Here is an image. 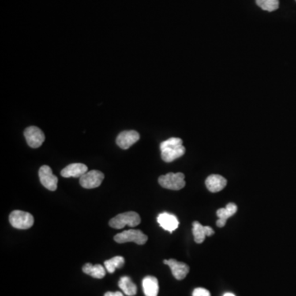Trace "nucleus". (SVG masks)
Here are the masks:
<instances>
[{"mask_svg": "<svg viewBox=\"0 0 296 296\" xmlns=\"http://www.w3.org/2000/svg\"><path fill=\"white\" fill-rule=\"evenodd\" d=\"M161 151L162 160L170 163L185 155V147L183 146L182 139L171 137L161 143Z\"/></svg>", "mask_w": 296, "mask_h": 296, "instance_id": "nucleus-1", "label": "nucleus"}, {"mask_svg": "<svg viewBox=\"0 0 296 296\" xmlns=\"http://www.w3.org/2000/svg\"><path fill=\"white\" fill-rule=\"evenodd\" d=\"M141 222L140 215L135 211H128L125 213L120 214L112 218L109 222V225L114 229H122L125 226L135 227L139 226Z\"/></svg>", "mask_w": 296, "mask_h": 296, "instance_id": "nucleus-2", "label": "nucleus"}, {"mask_svg": "<svg viewBox=\"0 0 296 296\" xmlns=\"http://www.w3.org/2000/svg\"><path fill=\"white\" fill-rule=\"evenodd\" d=\"M185 174L183 173H168L160 176L159 185L170 190H181L185 186Z\"/></svg>", "mask_w": 296, "mask_h": 296, "instance_id": "nucleus-3", "label": "nucleus"}, {"mask_svg": "<svg viewBox=\"0 0 296 296\" xmlns=\"http://www.w3.org/2000/svg\"><path fill=\"white\" fill-rule=\"evenodd\" d=\"M9 222L16 229L27 230L33 226L34 218L28 212L16 210L9 215Z\"/></svg>", "mask_w": 296, "mask_h": 296, "instance_id": "nucleus-4", "label": "nucleus"}, {"mask_svg": "<svg viewBox=\"0 0 296 296\" xmlns=\"http://www.w3.org/2000/svg\"><path fill=\"white\" fill-rule=\"evenodd\" d=\"M114 240L119 244L134 242L137 245H143L147 242L148 237L140 230H128L116 234Z\"/></svg>", "mask_w": 296, "mask_h": 296, "instance_id": "nucleus-5", "label": "nucleus"}, {"mask_svg": "<svg viewBox=\"0 0 296 296\" xmlns=\"http://www.w3.org/2000/svg\"><path fill=\"white\" fill-rule=\"evenodd\" d=\"M104 174L99 170H90L80 178V185L84 189H95L102 185Z\"/></svg>", "mask_w": 296, "mask_h": 296, "instance_id": "nucleus-6", "label": "nucleus"}, {"mask_svg": "<svg viewBox=\"0 0 296 296\" xmlns=\"http://www.w3.org/2000/svg\"><path fill=\"white\" fill-rule=\"evenodd\" d=\"M24 136H25L27 144L32 148H38L41 147L46 139L42 129L35 126L27 128L24 131Z\"/></svg>", "mask_w": 296, "mask_h": 296, "instance_id": "nucleus-7", "label": "nucleus"}, {"mask_svg": "<svg viewBox=\"0 0 296 296\" xmlns=\"http://www.w3.org/2000/svg\"><path fill=\"white\" fill-rule=\"evenodd\" d=\"M40 181L46 189L55 191L58 185V178L53 174L50 166H43L39 170Z\"/></svg>", "mask_w": 296, "mask_h": 296, "instance_id": "nucleus-8", "label": "nucleus"}, {"mask_svg": "<svg viewBox=\"0 0 296 296\" xmlns=\"http://www.w3.org/2000/svg\"><path fill=\"white\" fill-rule=\"evenodd\" d=\"M140 139V135L137 131H124L118 135L116 139V143L119 147L124 150L129 149V147L137 143Z\"/></svg>", "mask_w": 296, "mask_h": 296, "instance_id": "nucleus-9", "label": "nucleus"}, {"mask_svg": "<svg viewBox=\"0 0 296 296\" xmlns=\"http://www.w3.org/2000/svg\"><path fill=\"white\" fill-rule=\"evenodd\" d=\"M164 263L169 266L171 269L172 274L174 278L177 280H183L186 278V275L189 272V266L185 263L178 262L175 259H170V260H164Z\"/></svg>", "mask_w": 296, "mask_h": 296, "instance_id": "nucleus-10", "label": "nucleus"}, {"mask_svg": "<svg viewBox=\"0 0 296 296\" xmlns=\"http://www.w3.org/2000/svg\"><path fill=\"white\" fill-rule=\"evenodd\" d=\"M88 171L87 166L83 163H73L67 166L61 171V175L65 178H81L83 174Z\"/></svg>", "mask_w": 296, "mask_h": 296, "instance_id": "nucleus-11", "label": "nucleus"}, {"mask_svg": "<svg viewBox=\"0 0 296 296\" xmlns=\"http://www.w3.org/2000/svg\"><path fill=\"white\" fill-rule=\"evenodd\" d=\"M157 222L161 227L170 233L175 230L179 227V224H180L175 215L167 213V212L160 214L158 215Z\"/></svg>", "mask_w": 296, "mask_h": 296, "instance_id": "nucleus-12", "label": "nucleus"}, {"mask_svg": "<svg viewBox=\"0 0 296 296\" xmlns=\"http://www.w3.org/2000/svg\"><path fill=\"white\" fill-rule=\"evenodd\" d=\"M227 181L223 176L219 174H211L206 180V186L211 193H218L226 186Z\"/></svg>", "mask_w": 296, "mask_h": 296, "instance_id": "nucleus-13", "label": "nucleus"}, {"mask_svg": "<svg viewBox=\"0 0 296 296\" xmlns=\"http://www.w3.org/2000/svg\"><path fill=\"white\" fill-rule=\"evenodd\" d=\"M214 234V230L210 226H203L199 222L193 223V234L195 242L202 244L205 241L206 236H211Z\"/></svg>", "mask_w": 296, "mask_h": 296, "instance_id": "nucleus-14", "label": "nucleus"}, {"mask_svg": "<svg viewBox=\"0 0 296 296\" xmlns=\"http://www.w3.org/2000/svg\"><path fill=\"white\" fill-rule=\"evenodd\" d=\"M143 291L146 296H157L159 283L155 277L147 275L143 280Z\"/></svg>", "mask_w": 296, "mask_h": 296, "instance_id": "nucleus-15", "label": "nucleus"}, {"mask_svg": "<svg viewBox=\"0 0 296 296\" xmlns=\"http://www.w3.org/2000/svg\"><path fill=\"white\" fill-rule=\"evenodd\" d=\"M83 271L84 273L90 275L92 278H97V279H102L106 274V270L101 264L92 265L91 263H87L83 266Z\"/></svg>", "mask_w": 296, "mask_h": 296, "instance_id": "nucleus-16", "label": "nucleus"}, {"mask_svg": "<svg viewBox=\"0 0 296 296\" xmlns=\"http://www.w3.org/2000/svg\"><path fill=\"white\" fill-rule=\"evenodd\" d=\"M119 286L127 295L133 296L137 294V286L129 277H122L119 282Z\"/></svg>", "mask_w": 296, "mask_h": 296, "instance_id": "nucleus-17", "label": "nucleus"}, {"mask_svg": "<svg viewBox=\"0 0 296 296\" xmlns=\"http://www.w3.org/2000/svg\"><path fill=\"white\" fill-rule=\"evenodd\" d=\"M124 265H125V259L121 256H116L105 262V267L109 273H114L116 269L121 268Z\"/></svg>", "mask_w": 296, "mask_h": 296, "instance_id": "nucleus-18", "label": "nucleus"}, {"mask_svg": "<svg viewBox=\"0 0 296 296\" xmlns=\"http://www.w3.org/2000/svg\"><path fill=\"white\" fill-rule=\"evenodd\" d=\"M237 211V206L234 203H228L225 208H221L216 211L219 219H223L227 221L232 215H234Z\"/></svg>", "mask_w": 296, "mask_h": 296, "instance_id": "nucleus-19", "label": "nucleus"}, {"mask_svg": "<svg viewBox=\"0 0 296 296\" xmlns=\"http://www.w3.org/2000/svg\"><path fill=\"white\" fill-rule=\"evenodd\" d=\"M256 4L267 12H273L279 8V0H256Z\"/></svg>", "mask_w": 296, "mask_h": 296, "instance_id": "nucleus-20", "label": "nucleus"}, {"mask_svg": "<svg viewBox=\"0 0 296 296\" xmlns=\"http://www.w3.org/2000/svg\"><path fill=\"white\" fill-rule=\"evenodd\" d=\"M193 296H211L209 290L204 288H196L193 292Z\"/></svg>", "mask_w": 296, "mask_h": 296, "instance_id": "nucleus-21", "label": "nucleus"}, {"mask_svg": "<svg viewBox=\"0 0 296 296\" xmlns=\"http://www.w3.org/2000/svg\"><path fill=\"white\" fill-rule=\"evenodd\" d=\"M104 296H124V294L120 291L111 292L108 291L106 292V294Z\"/></svg>", "mask_w": 296, "mask_h": 296, "instance_id": "nucleus-22", "label": "nucleus"}, {"mask_svg": "<svg viewBox=\"0 0 296 296\" xmlns=\"http://www.w3.org/2000/svg\"><path fill=\"white\" fill-rule=\"evenodd\" d=\"M226 221L223 219H218V222H216V226L218 227H223V226H226Z\"/></svg>", "mask_w": 296, "mask_h": 296, "instance_id": "nucleus-23", "label": "nucleus"}, {"mask_svg": "<svg viewBox=\"0 0 296 296\" xmlns=\"http://www.w3.org/2000/svg\"><path fill=\"white\" fill-rule=\"evenodd\" d=\"M223 296H235L234 294H232V293H226V294H224Z\"/></svg>", "mask_w": 296, "mask_h": 296, "instance_id": "nucleus-24", "label": "nucleus"}]
</instances>
